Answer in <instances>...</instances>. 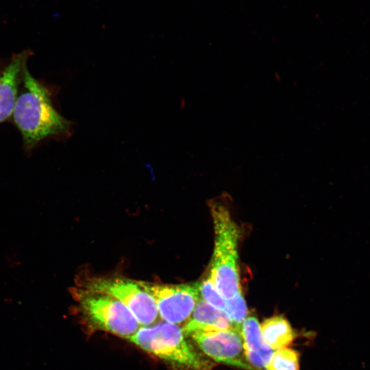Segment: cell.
<instances>
[{
  "mask_svg": "<svg viewBox=\"0 0 370 370\" xmlns=\"http://www.w3.org/2000/svg\"><path fill=\"white\" fill-rule=\"evenodd\" d=\"M20 85L12 119L26 150H32L47 137L70 134L71 122L56 110L49 90L31 75L27 65Z\"/></svg>",
  "mask_w": 370,
  "mask_h": 370,
  "instance_id": "obj_1",
  "label": "cell"
},
{
  "mask_svg": "<svg viewBox=\"0 0 370 370\" xmlns=\"http://www.w3.org/2000/svg\"><path fill=\"white\" fill-rule=\"evenodd\" d=\"M214 246L210 275L223 299L234 297L241 290L238 269V228L224 206H211Z\"/></svg>",
  "mask_w": 370,
  "mask_h": 370,
  "instance_id": "obj_2",
  "label": "cell"
},
{
  "mask_svg": "<svg viewBox=\"0 0 370 370\" xmlns=\"http://www.w3.org/2000/svg\"><path fill=\"white\" fill-rule=\"evenodd\" d=\"M127 340L177 367L186 370H205L207 367L177 324L163 321L141 326Z\"/></svg>",
  "mask_w": 370,
  "mask_h": 370,
  "instance_id": "obj_3",
  "label": "cell"
},
{
  "mask_svg": "<svg viewBox=\"0 0 370 370\" xmlns=\"http://www.w3.org/2000/svg\"><path fill=\"white\" fill-rule=\"evenodd\" d=\"M74 293L82 315L95 329L128 339L141 327L131 311L114 297L82 287Z\"/></svg>",
  "mask_w": 370,
  "mask_h": 370,
  "instance_id": "obj_4",
  "label": "cell"
},
{
  "mask_svg": "<svg viewBox=\"0 0 370 370\" xmlns=\"http://www.w3.org/2000/svg\"><path fill=\"white\" fill-rule=\"evenodd\" d=\"M82 288L111 295L124 304L141 326L150 325L158 318L154 300L140 281L124 278H92Z\"/></svg>",
  "mask_w": 370,
  "mask_h": 370,
  "instance_id": "obj_5",
  "label": "cell"
},
{
  "mask_svg": "<svg viewBox=\"0 0 370 370\" xmlns=\"http://www.w3.org/2000/svg\"><path fill=\"white\" fill-rule=\"evenodd\" d=\"M151 295L158 315L168 323L179 325L187 321L200 298L199 282L163 284L140 282Z\"/></svg>",
  "mask_w": 370,
  "mask_h": 370,
  "instance_id": "obj_6",
  "label": "cell"
},
{
  "mask_svg": "<svg viewBox=\"0 0 370 370\" xmlns=\"http://www.w3.org/2000/svg\"><path fill=\"white\" fill-rule=\"evenodd\" d=\"M190 336L199 349L214 360L247 370H255L247 361L241 330L195 332Z\"/></svg>",
  "mask_w": 370,
  "mask_h": 370,
  "instance_id": "obj_7",
  "label": "cell"
},
{
  "mask_svg": "<svg viewBox=\"0 0 370 370\" xmlns=\"http://www.w3.org/2000/svg\"><path fill=\"white\" fill-rule=\"evenodd\" d=\"M31 51L14 54L8 64L0 71V123L12 115L18 97L21 74Z\"/></svg>",
  "mask_w": 370,
  "mask_h": 370,
  "instance_id": "obj_8",
  "label": "cell"
},
{
  "mask_svg": "<svg viewBox=\"0 0 370 370\" xmlns=\"http://www.w3.org/2000/svg\"><path fill=\"white\" fill-rule=\"evenodd\" d=\"M245 355L253 368L266 370L274 350L264 341L260 325L255 317H246L241 326Z\"/></svg>",
  "mask_w": 370,
  "mask_h": 370,
  "instance_id": "obj_9",
  "label": "cell"
},
{
  "mask_svg": "<svg viewBox=\"0 0 370 370\" xmlns=\"http://www.w3.org/2000/svg\"><path fill=\"white\" fill-rule=\"evenodd\" d=\"M234 328L223 312L199 298L186 324L182 328L187 336L195 332H208Z\"/></svg>",
  "mask_w": 370,
  "mask_h": 370,
  "instance_id": "obj_10",
  "label": "cell"
},
{
  "mask_svg": "<svg viewBox=\"0 0 370 370\" xmlns=\"http://www.w3.org/2000/svg\"><path fill=\"white\" fill-rule=\"evenodd\" d=\"M260 329L264 341L273 350L286 348L296 336L289 322L282 316L267 319Z\"/></svg>",
  "mask_w": 370,
  "mask_h": 370,
  "instance_id": "obj_11",
  "label": "cell"
},
{
  "mask_svg": "<svg viewBox=\"0 0 370 370\" xmlns=\"http://www.w3.org/2000/svg\"><path fill=\"white\" fill-rule=\"evenodd\" d=\"M266 370H299V354L289 348L278 349L273 353Z\"/></svg>",
  "mask_w": 370,
  "mask_h": 370,
  "instance_id": "obj_12",
  "label": "cell"
},
{
  "mask_svg": "<svg viewBox=\"0 0 370 370\" xmlns=\"http://www.w3.org/2000/svg\"><path fill=\"white\" fill-rule=\"evenodd\" d=\"M225 302V314L233 327L241 330L242 324L247 313V305L242 292L240 291L232 298L226 299Z\"/></svg>",
  "mask_w": 370,
  "mask_h": 370,
  "instance_id": "obj_13",
  "label": "cell"
},
{
  "mask_svg": "<svg viewBox=\"0 0 370 370\" xmlns=\"http://www.w3.org/2000/svg\"><path fill=\"white\" fill-rule=\"evenodd\" d=\"M200 297L210 305L225 313L226 302L225 299L218 291L210 274L199 283Z\"/></svg>",
  "mask_w": 370,
  "mask_h": 370,
  "instance_id": "obj_14",
  "label": "cell"
}]
</instances>
